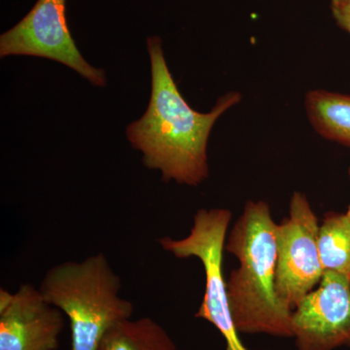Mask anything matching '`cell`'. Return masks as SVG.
<instances>
[{
    "mask_svg": "<svg viewBox=\"0 0 350 350\" xmlns=\"http://www.w3.org/2000/svg\"><path fill=\"white\" fill-rule=\"evenodd\" d=\"M305 107L320 137L350 148V94L312 90L306 94Z\"/></svg>",
    "mask_w": 350,
    "mask_h": 350,
    "instance_id": "9c48e42d",
    "label": "cell"
},
{
    "mask_svg": "<svg viewBox=\"0 0 350 350\" xmlns=\"http://www.w3.org/2000/svg\"><path fill=\"white\" fill-rule=\"evenodd\" d=\"M38 288L68 317L71 350H98L111 327L133 317V303L120 297L121 280L103 253L52 267Z\"/></svg>",
    "mask_w": 350,
    "mask_h": 350,
    "instance_id": "3957f363",
    "label": "cell"
},
{
    "mask_svg": "<svg viewBox=\"0 0 350 350\" xmlns=\"http://www.w3.org/2000/svg\"><path fill=\"white\" fill-rule=\"evenodd\" d=\"M276 229L269 204L250 200L226 243L225 250L239 262L227 282L239 333L293 338L292 310L275 291Z\"/></svg>",
    "mask_w": 350,
    "mask_h": 350,
    "instance_id": "7a4b0ae2",
    "label": "cell"
},
{
    "mask_svg": "<svg viewBox=\"0 0 350 350\" xmlns=\"http://www.w3.org/2000/svg\"><path fill=\"white\" fill-rule=\"evenodd\" d=\"M331 10L338 27L350 36V0H331Z\"/></svg>",
    "mask_w": 350,
    "mask_h": 350,
    "instance_id": "7c38bea8",
    "label": "cell"
},
{
    "mask_svg": "<svg viewBox=\"0 0 350 350\" xmlns=\"http://www.w3.org/2000/svg\"><path fill=\"white\" fill-rule=\"evenodd\" d=\"M66 0H38L29 14L0 36V57L52 59L73 69L94 86L107 85L105 71L83 57L69 31Z\"/></svg>",
    "mask_w": 350,
    "mask_h": 350,
    "instance_id": "8992f818",
    "label": "cell"
},
{
    "mask_svg": "<svg viewBox=\"0 0 350 350\" xmlns=\"http://www.w3.org/2000/svg\"><path fill=\"white\" fill-rule=\"evenodd\" d=\"M292 331L298 350L350 347V280L324 271L319 286L292 312Z\"/></svg>",
    "mask_w": 350,
    "mask_h": 350,
    "instance_id": "52a82bcc",
    "label": "cell"
},
{
    "mask_svg": "<svg viewBox=\"0 0 350 350\" xmlns=\"http://www.w3.org/2000/svg\"><path fill=\"white\" fill-rule=\"evenodd\" d=\"M151 63V96L142 118L126 128L133 149L142 163L159 170L163 181L197 187L208 178L207 144L216 121L241 100L239 92L220 96L207 113L196 111L179 92L158 36L147 38Z\"/></svg>",
    "mask_w": 350,
    "mask_h": 350,
    "instance_id": "6da1fadb",
    "label": "cell"
},
{
    "mask_svg": "<svg viewBox=\"0 0 350 350\" xmlns=\"http://www.w3.org/2000/svg\"><path fill=\"white\" fill-rule=\"evenodd\" d=\"M319 232V219L308 198L294 192L289 216L276 229L275 291L280 301L292 312L324 275Z\"/></svg>",
    "mask_w": 350,
    "mask_h": 350,
    "instance_id": "5b68a950",
    "label": "cell"
},
{
    "mask_svg": "<svg viewBox=\"0 0 350 350\" xmlns=\"http://www.w3.org/2000/svg\"><path fill=\"white\" fill-rule=\"evenodd\" d=\"M349 181H350V167H349ZM347 214H349V216L350 217V206L349 207V211H347Z\"/></svg>",
    "mask_w": 350,
    "mask_h": 350,
    "instance_id": "4fadbf2b",
    "label": "cell"
},
{
    "mask_svg": "<svg viewBox=\"0 0 350 350\" xmlns=\"http://www.w3.org/2000/svg\"><path fill=\"white\" fill-rule=\"evenodd\" d=\"M319 250L324 271H334L350 280V217L330 211L319 226Z\"/></svg>",
    "mask_w": 350,
    "mask_h": 350,
    "instance_id": "8fae6325",
    "label": "cell"
},
{
    "mask_svg": "<svg viewBox=\"0 0 350 350\" xmlns=\"http://www.w3.org/2000/svg\"><path fill=\"white\" fill-rule=\"evenodd\" d=\"M64 312L39 288L21 285L15 293L0 289V350H57Z\"/></svg>",
    "mask_w": 350,
    "mask_h": 350,
    "instance_id": "ba28073f",
    "label": "cell"
},
{
    "mask_svg": "<svg viewBox=\"0 0 350 350\" xmlns=\"http://www.w3.org/2000/svg\"><path fill=\"white\" fill-rule=\"evenodd\" d=\"M98 350H177L167 331L150 317L126 319L103 336Z\"/></svg>",
    "mask_w": 350,
    "mask_h": 350,
    "instance_id": "30bf717a",
    "label": "cell"
},
{
    "mask_svg": "<svg viewBox=\"0 0 350 350\" xmlns=\"http://www.w3.org/2000/svg\"><path fill=\"white\" fill-rule=\"evenodd\" d=\"M231 219L229 209H199L187 237L181 239L167 237L159 243L178 259L195 257L202 262L206 291L195 317L211 322L220 332L227 350H250L244 347L234 325L223 271V251Z\"/></svg>",
    "mask_w": 350,
    "mask_h": 350,
    "instance_id": "277c9868",
    "label": "cell"
}]
</instances>
